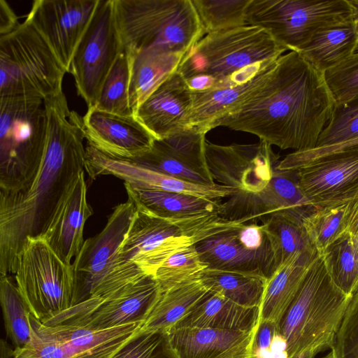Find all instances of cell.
Instances as JSON below:
<instances>
[{
  "label": "cell",
  "mask_w": 358,
  "mask_h": 358,
  "mask_svg": "<svg viewBox=\"0 0 358 358\" xmlns=\"http://www.w3.org/2000/svg\"><path fill=\"white\" fill-rule=\"evenodd\" d=\"M47 138L41 165L24 186L0 191V275L15 273L27 237H42L62 199L85 171L83 117L63 91L44 99Z\"/></svg>",
  "instance_id": "obj_1"
},
{
  "label": "cell",
  "mask_w": 358,
  "mask_h": 358,
  "mask_svg": "<svg viewBox=\"0 0 358 358\" xmlns=\"http://www.w3.org/2000/svg\"><path fill=\"white\" fill-rule=\"evenodd\" d=\"M335 105L324 73L290 51L278 59L264 83L213 129L250 133L281 150H309L316 148Z\"/></svg>",
  "instance_id": "obj_2"
},
{
  "label": "cell",
  "mask_w": 358,
  "mask_h": 358,
  "mask_svg": "<svg viewBox=\"0 0 358 358\" xmlns=\"http://www.w3.org/2000/svg\"><path fill=\"white\" fill-rule=\"evenodd\" d=\"M286 50L262 28L245 25L204 35L178 71L192 92L234 87L272 66Z\"/></svg>",
  "instance_id": "obj_3"
},
{
  "label": "cell",
  "mask_w": 358,
  "mask_h": 358,
  "mask_svg": "<svg viewBox=\"0 0 358 358\" xmlns=\"http://www.w3.org/2000/svg\"><path fill=\"white\" fill-rule=\"evenodd\" d=\"M239 223L217 213L186 219H166L137 210L120 246L111 296L158 268L174 253Z\"/></svg>",
  "instance_id": "obj_4"
},
{
  "label": "cell",
  "mask_w": 358,
  "mask_h": 358,
  "mask_svg": "<svg viewBox=\"0 0 358 358\" xmlns=\"http://www.w3.org/2000/svg\"><path fill=\"white\" fill-rule=\"evenodd\" d=\"M352 297L335 285L317 255L279 324L288 357L331 349Z\"/></svg>",
  "instance_id": "obj_5"
},
{
  "label": "cell",
  "mask_w": 358,
  "mask_h": 358,
  "mask_svg": "<svg viewBox=\"0 0 358 358\" xmlns=\"http://www.w3.org/2000/svg\"><path fill=\"white\" fill-rule=\"evenodd\" d=\"M114 6L124 50L185 56L205 35L192 0H114Z\"/></svg>",
  "instance_id": "obj_6"
},
{
  "label": "cell",
  "mask_w": 358,
  "mask_h": 358,
  "mask_svg": "<svg viewBox=\"0 0 358 358\" xmlns=\"http://www.w3.org/2000/svg\"><path fill=\"white\" fill-rule=\"evenodd\" d=\"M47 138L44 100L0 98V191L22 188L37 172Z\"/></svg>",
  "instance_id": "obj_7"
},
{
  "label": "cell",
  "mask_w": 358,
  "mask_h": 358,
  "mask_svg": "<svg viewBox=\"0 0 358 358\" xmlns=\"http://www.w3.org/2000/svg\"><path fill=\"white\" fill-rule=\"evenodd\" d=\"M65 68L27 19L0 36L1 96L45 99L62 90Z\"/></svg>",
  "instance_id": "obj_8"
},
{
  "label": "cell",
  "mask_w": 358,
  "mask_h": 358,
  "mask_svg": "<svg viewBox=\"0 0 358 358\" xmlns=\"http://www.w3.org/2000/svg\"><path fill=\"white\" fill-rule=\"evenodd\" d=\"M245 22L297 51L320 30L352 22V8L348 0H251Z\"/></svg>",
  "instance_id": "obj_9"
},
{
  "label": "cell",
  "mask_w": 358,
  "mask_h": 358,
  "mask_svg": "<svg viewBox=\"0 0 358 358\" xmlns=\"http://www.w3.org/2000/svg\"><path fill=\"white\" fill-rule=\"evenodd\" d=\"M16 285L31 314L41 322L77 303L71 265L43 237H27L18 255Z\"/></svg>",
  "instance_id": "obj_10"
},
{
  "label": "cell",
  "mask_w": 358,
  "mask_h": 358,
  "mask_svg": "<svg viewBox=\"0 0 358 358\" xmlns=\"http://www.w3.org/2000/svg\"><path fill=\"white\" fill-rule=\"evenodd\" d=\"M31 338L11 358H108L141 327L132 323L103 331L76 325H45L32 314Z\"/></svg>",
  "instance_id": "obj_11"
},
{
  "label": "cell",
  "mask_w": 358,
  "mask_h": 358,
  "mask_svg": "<svg viewBox=\"0 0 358 358\" xmlns=\"http://www.w3.org/2000/svg\"><path fill=\"white\" fill-rule=\"evenodd\" d=\"M136 211L135 205L128 199L116 206L104 228L85 241L71 264L77 303L92 297L111 296L120 248Z\"/></svg>",
  "instance_id": "obj_12"
},
{
  "label": "cell",
  "mask_w": 358,
  "mask_h": 358,
  "mask_svg": "<svg viewBox=\"0 0 358 358\" xmlns=\"http://www.w3.org/2000/svg\"><path fill=\"white\" fill-rule=\"evenodd\" d=\"M124 50L114 0H100L74 53L69 72L87 108L96 103L107 76Z\"/></svg>",
  "instance_id": "obj_13"
},
{
  "label": "cell",
  "mask_w": 358,
  "mask_h": 358,
  "mask_svg": "<svg viewBox=\"0 0 358 358\" xmlns=\"http://www.w3.org/2000/svg\"><path fill=\"white\" fill-rule=\"evenodd\" d=\"M159 294L158 282L153 275H148L108 298L87 299L41 323L76 325L92 331L142 324Z\"/></svg>",
  "instance_id": "obj_14"
},
{
  "label": "cell",
  "mask_w": 358,
  "mask_h": 358,
  "mask_svg": "<svg viewBox=\"0 0 358 358\" xmlns=\"http://www.w3.org/2000/svg\"><path fill=\"white\" fill-rule=\"evenodd\" d=\"M195 248L207 268L247 273L266 280L276 270L262 224H238L201 241Z\"/></svg>",
  "instance_id": "obj_15"
},
{
  "label": "cell",
  "mask_w": 358,
  "mask_h": 358,
  "mask_svg": "<svg viewBox=\"0 0 358 358\" xmlns=\"http://www.w3.org/2000/svg\"><path fill=\"white\" fill-rule=\"evenodd\" d=\"M206 157L217 184L235 191L257 192L271 182L280 160L270 145L232 143L220 145L206 142Z\"/></svg>",
  "instance_id": "obj_16"
},
{
  "label": "cell",
  "mask_w": 358,
  "mask_h": 358,
  "mask_svg": "<svg viewBox=\"0 0 358 358\" xmlns=\"http://www.w3.org/2000/svg\"><path fill=\"white\" fill-rule=\"evenodd\" d=\"M100 0H36L26 18L69 72L74 53Z\"/></svg>",
  "instance_id": "obj_17"
},
{
  "label": "cell",
  "mask_w": 358,
  "mask_h": 358,
  "mask_svg": "<svg viewBox=\"0 0 358 358\" xmlns=\"http://www.w3.org/2000/svg\"><path fill=\"white\" fill-rule=\"evenodd\" d=\"M294 171L312 206L347 203L358 190V145L320 157Z\"/></svg>",
  "instance_id": "obj_18"
},
{
  "label": "cell",
  "mask_w": 358,
  "mask_h": 358,
  "mask_svg": "<svg viewBox=\"0 0 358 358\" xmlns=\"http://www.w3.org/2000/svg\"><path fill=\"white\" fill-rule=\"evenodd\" d=\"M85 150V171L92 179L111 175L133 187L182 193L210 200H220L235 192L234 189L217 183H192L151 170L131 159L110 157L89 144Z\"/></svg>",
  "instance_id": "obj_19"
},
{
  "label": "cell",
  "mask_w": 358,
  "mask_h": 358,
  "mask_svg": "<svg viewBox=\"0 0 358 358\" xmlns=\"http://www.w3.org/2000/svg\"><path fill=\"white\" fill-rule=\"evenodd\" d=\"M227 198L221 203L219 215L239 224L261 221L280 210L313 207L299 185L296 171L279 170L277 166L264 189L253 193L235 191Z\"/></svg>",
  "instance_id": "obj_20"
},
{
  "label": "cell",
  "mask_w": 358,
  "mask_h": 358,
  "mask_svg": "<svg viewBox=\"0 0 358 358\" xmlns=\"http://www.w3.org/2000/svg\"><path fill=\"white\" fill-rule=\"evenodd\" d=\"M87 144L116 159H133L148 152L155 137L134 115L124 116L87 108L83 116Z\"/></svg>",
  "instance_id": "obj_21"
},
{
  "label": "cell",
  "mask_w": 358,
  "mask_h": 358,
  "mask_svg": "<svg viewBox=\"0 0 358 358\" xmlns=\"http://www.w3.org/2000/svg\"><path fill=\"white\" fill-rule=\"evenodd\" d=\"M93 210L87 200L85 173L81 172L66 192L43 235L48 244L66 264L80 250L83 230Z\"/></svg>",
  "instance_id": "obj_22"
},
{
  "label": "cell",
  "mask_w": 358,
  "mask_h": 358,
  "mask_svg": "<svg viewBox=\"0 0 358 358\" xmlns=\"http://www.w3.org/2000/svg\"><path fill=\"white\" fill-rule=\"evenodd\" d=\"M192 103V92L182 76L176 71L133 114L159 140L186 127Z\"/></svg>",
  "instance_id": "obj_23"
},
{
  "label": "cell",
  "mask_w": 358,
  "mask_h": 358,
  "mask_svg": "<svg viewBox=\"0 0 358 358\" xmlns=\"http://www.w3.org/2000/svg\"><path fill=\"white\" fill-rule=\"evenodd\" d=\"M255 331L179 327L167 332L178 358H251Z\"/></svg>",
  "instance_id": "obj_24"
},
{
  "label": "cell",
  "mask_w": 358,
  "mask_h": 358,
  "mask_svg": "<svg viewBox=\"0 0 358 358\" xmlns=\"http://www.w3.org/2000/svg\"><path fill=\"white\" fill-rule=\"evenodd\" d=\"M129 61V103L132 113L170 76L185 55L160 48L124 50Z\"/></svg>",
  "instance_id": "obj_25"
},
{
  "label": "cell",
  "mask_w": 358,
  "mask_h": 358,
  "mask_svg": "<svg viewBox=\"0 0 358 358\" xmlns=\"http://www.w3.org/2000/svg\"><path fill=\"white\" fill-rule=\"evenodd\" d=\"M259 308L237 304L222 295L209 291L174 327L212 328L230 331H255Z\"/></svg>",
  "instance_id": "obj_26"
},
{
  "label": "cell",
  "mask_w": 358,
  "mask_h": 358,
  "mask_svg": "<svg viewBox=\"0 0 358 358\" xmlns=\"http://www.w3.org/2000/svg\"><path fill=\"white\" fill-rule=\"evenodd\" d=\"M317 255L296 254L275 271L266 282L259 321L270 320L279 325Z\"/></svg>",
  "instance_id": "obj_27"
},
{
  "label": "cell",
  "mask_w": 358,
  "mask_h": 358,
  "mask_svg": "<svg viewBox=\"0 0 358 358\" xmlns=\"http://www.w3.org/2000/svg\"><path fill=\"white\" fill-rule=\"evenodd\" d=\"M128 200L137 210L166 219H186L217 213L221 203L190 194L143 189L124 183Z\"/></svg>",
  "instance_id": "obj_28"
},
{
  "label": "cell",
  "mask_w": 358,
  "mask_h": 358,
  "mask_svg": "<svg viewBox=\"0 0 358 358\" xmlns=\"http://www.w3.org/2000/svg\"><path fill=\"white\" fill-rule=\"evenodd\" d=\"M208 292L199 278L160 288L159 296L141 329L168 331L185 317Z\"/></svg>",
  "instance_id": "obj_29"
},
{
  "label": "cell",
  "mask_w": 358,
  "mask_h": 358,
  "mask_svg": "<svg viewBox=\"0 0 358 358\" xmlns=\"http://www.w3.org/2000/svg\"><path fill=\"white\" fill-rule=\"evenodd\" d=\"M310 208L280 210L261 220L273 250L276 269L296 254L318 255L302 221Z\"/></svg>",
  "instance_id": "obj_30"
},
{
  "label": "cell",
  "mask_w": 358,
  "mask_h": 358,
  "mask_svg": "<svg viewBox=\"0 0 358 358\" xmlns=\"http://www.w3.org/2000/svg\"><path fill=\"white\" fill-rule=\"evenodd\" d=\"M357 43L358 37L351 22L320 30L296 52L324 73L355 53Z\"/></svg>",
  "instance_id": "obj_31"
},
{
  "label": "cell",
  "mask_w": 358,
  "mask_h": 358,
  "mask_svg": "<svg viewBox=\"0 0 358 358\" xmlns=\"http://www.w3.org/2000/svg\"><path fill=\"white\" fill-rule=\"evenodd\" d=\"M204 287L233 302L249 308H260L266 280L257 275L206 268L199 276Z\"/></svg>",
  "instance_id": "obj_32"
},
{
  "label": "cell",
  "mask_w": 358,
  "mask_h": 358,
  "mask_svg": "<svg viewBox=\"0 0 358 358\" xmlns=\"http://www.w3.org/2000/svg\"><path fill=\"white\" fill-rule=\"evenodd\" d=\"M206 142L205 132L185 127L162 139H155L154 144L215 184L207 164Z\"/></svg>",
  "instance_id": "obj_33"
},
{
  "label": "cell",
  "mask_w": 358,
  "mask_h": 358,
  "mask_svg": "<svg viewBox=\"0 0 358 358\" xmlns=\"http://www.w3.org/2000/svg\"><path fill=\"white\" fill-rule=\"evenodd\" d=\"M346 203L310 208L302 221L307 236L320 256L346 234Z\"/></svg>",
  "instance_id": "obj_34"
},
{
  "label": "cell",
  "mask_w": 358,
  "mask_h": 358,
  "mask_svg": "<svg viewBox=\"0 0 358 358\" xmlns=\"http://www.w3.org/2000/svg\"><path fill=\"white\" fill-rule=\"evenodd\" d=\"M0 302L8 338L15 348L24 346L31 338V312L17 285L8 275H0Z\"/></svg>",
  "instance_id": "obj_35"
},
{
  "label": "cell",
  "mask_w": 358,
  "mask_h": 358,
  "mask_svg": "<svg viewBox=\"0 0 358 358\" xmlns=\"http://www.w3.org/2000/svg\"><path fill=\"white\" fill-rule=\"evenodd\" d=\"M251 0H192L204 34L247 25L245 12Z\"/></svg>",
  "instance_id": "obj_36"
},
{
  "label": "cell",
  "mask_w": 358,
  "mask_h": 358,
  "mask_svg": "<svg viewBox=\"0 0 358 358\" xmlns=\"http://www.w3.org/2000/svg\"><path fill=\"white\" fill-rule=\"evenodd\" d=\"M322 257L335 285L352 297L358 292V261L350 234L343 235L329 246Z\"/></svg>",
  "instance_id": "obj_37"
},
{
  "label": "cell",
  "mask_w": 358,
  "mask_h": 358,
  "mask_svg": "<svg viewBox=\"0 0 358 358\" xmlns=\"http://www.w3.org/2000/svg\"><path fill=\"white\" fill-rule=\"evenodd\" d=\"M129 57L124 50L107 76L94 106L119 115H134L129 103Z\"/></svg>",
  "instance_id": "obj_38"
},
{
  "label": "cell",
  "mask_w": 358,
  "mask_h": 358,
  "mask_svg": "<svg viewBox=\"0 0 358 358\" xmlns=\"http://www.w3.org/2000/svg\"><path fill=\"white\" fill-rule=\"evenodd\" d=\"M108 358H178L167 331L140 329Z\"/></svg>",
  "instance_id": "obj_39"
},
{
  "label": "cell",
  "mask_w": 358,
  "mask_h": 358,
  "mask_svg": "<svg viewBox=\"0 0 358 358\" xmlns=\"http://www.w3.org/2000/svg\"><path fill=\"white\" fill-rule=\"evenodd\" d=\"M207 268L195 245L170 256L158 268L154 277L160 288L199 278Z\"/></svg>",
  "instance_id": "obj_40"
},
{
  "label": "cell",
  "mask_w": 358,
  "mask_h": 358,
  "mask_svg": "<svg viewBox=\"0 0 358 358\" xmlns=\"http://www.w3.org/2000/svg\"><path fill=\"white\" fill-rule=\"evenodd\" d=\"M358 137V98L335 105L331 117L321 133L316 148L340 144Z\"/></svg>",
  "instance_id": "obj_41"
},
{
  "label": "cell",
  "mask_w": 358,
  "mask_h": 358,
  "mask_svg": "<svg viewBox=\"0 0 358 358\" xmlns=\"http://www.w3.org/2000/svg\"><path fill=\"white\" fill-rule=\"evenodd\" d=\"M324 76L336 105H343L358 98V53H353L324 72Z\"/></svg>",
  "instance_id": "obj_42"
},
{
  "label": "cell",
  "mask_w": 358,
  "mask_h": 358,
  "mask_svg": "<svg viewBox=\"0 0 358 358\" xmlns=\"http://www.w3.org/2000/svg\"><path fill=\"white\" fill-rule=\"evenodd\" d=\"M131 160L144 167L175 178L192 183L214 185L210 184L201 175L176 160L154 143L148 152Z\"/></svg>",
  "instance_id": "obj_43"
},
{
  "label": "cell",
  "mask_w": 358,
  "mask_h": 358,
  "mask_svg": "<svg viewBox=\"0 0 358 358\" xmlns=\"http://www.w3.org/2000/svg\"><path fill=\"white\" fill-rule=\"evenodd\" d=\"M331 349L332 358H358V292L349 303Z\"/></svg>",
  "instance_id": "obj_44"
},
{
  "label": "cell",
  "mask_w": 358,
  "mask_h": 358,
  "mask_svg": "<svg viewBox=\"0 0 358 358\" xmlns=\"http://www.w3.org/2000/svg\"><path fill=\"white\" fill-rule=\"evenodd\" d=\"M357 145H358V137L337 145L293 152L280 160L277 168L279 170H296L320 157Z\"/></svg>",
  "instance_id": "obj_45"
},
{
  "label": "cell",
  "mask_w": 358,
  "mask_h": 358,
  "mask_svg": "<svg viewBox=\"0 0 358 358\" xmlns=\"http://www.w3.org/2000/svg\"><path fill=\"white\" fill-rule=\"evenodd\" d=\"M20 24L10 5L6 1L0 0V36L10 32Z\"/></svg>",
  "instance_id": "obj_46"
},
{
  "label": "cell",
  "mask_w": 358,
  "mask_h": 358,
  "mask_svg": "<svg viewBox=\"0 0 358 358\" xmlns=\"http://www.w3.org/2000/svg\"><path fill=\"white\" fill-rule=\"evenodd\" d=\"M346 234H352L358 231V190L346 203Z\"/></svg>",
  "instance_id": "obj_47"
},
{
  "label": "cell",
  "mask_w": 358,
  "mask_h": 358,
  "mask_svg": "<svg viewBox=\"0 0 358 358\" xmlns=\"http://www.w3.org/2000/svg\"><path fill=\"white\" fill-rule=\"evenodd\" d=\"M352 8V23L358 37V0H348Z\"/></svg>",
  "instance_id": "obj_48"
},
{
  "label": "cell",
  "mask_w": 358,
  "mask_h": 358,
  "mask_svg": "<svg viewBox=\"0 0 358 358\" xmlns=\"http://www.w3.org/2000/svg\"><path fill=\"white\" fill-rule=\"evenodd\" d=\"M351 241L355 253V256L358 261V231L352 234H350Z\"/></svg>",
  "instance_id": "obj_49"
},
{
  "label": "cell",
  "mask_w": 358,
  "mask_h": 358,
  "mask_svg": "<svg viewBox=\"0 0 358 358\" xmlns=\"http://www.w3.org/2000/svg\"><path fill=\"white\" fill-rule=\"evenodd\" d=\"M315 355L310 354H306L300 357H294V358H314ZM322 358H332L331 353L329 352Z\"/></svg>",
  "instance_id": "obj_50"
},
{
  "label": "cell",
  "mask_w": 358,
  "mask_h": 358,
  "mask_svg": "<svg viewBox=\"0 0 358 358\" xmlns=\"http://www.w3.org/2000/svg\"><path fill=\"white\" fill-rule=\"evenodd\" d=\"M355 52L358 53V43L357 44V47H356V49H355Z\"/></svg>",
  "instance_id": "obj_51"
}]
</instances>
